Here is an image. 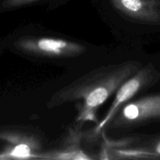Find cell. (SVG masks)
<instances>
[{"label":"cell","mask_w":160,"mask_h":160,"mask_svg":"<svg viewBox=\"0 0 160 160\" xmlns=\"http://www.w3.org/2000/svg\"><path fill=\"white\" fill-rule=\"evenodd\" d=\"M157 79L158 73L152 64H147L145 67L142 66L117 90L113 101L103 118L98 120L92 129L83 132V140L91 143L97 142L102 138V134L105 133L107 127L119 110L125 104L134 99L139 93L148 89Z\"/></svg>","instance_id":"7a4b0ae2"},{"label":"cell","mask_w":160,"mask_h":160,"mask_svg":"<svg viewBox=\"0 0 160 160\" xmlns=\"http://www.w3.org/2000/svg\"><path fill=\"white\" fill-rule=\"evenodd\" d=\"M10 145L1 154L0 159H37L43 151V142L35 133L17 131L3 135Z\"/></svg>","instance_id":"8992f818"},{"label":"cell","mask_w":160,"mask_h":160,"mask_svg":"<svg viewBox=\"0 0 160 160\" xmlns=\"http://www.w3.org/2000/svg\"><path fill=\"white\" fill-rule=\"evenodd\" d=\"M126 19L146 24L160 23V0H109Z\"/></svg>","instance_id":"52a82bcc"},{"label":"cell","mask_w":160,"mask_h":160,"mask_svg":"<svg viewBox=\"0 0 160 160\" xmlns=\"http://www.w3.org/2000/svg\"><path fill=\"white\" fill-rule=\"evenodd\" d=\"M42 1L43 0H6V4L9 7H20V6L35 4Z\"/></svg>","instance_id":"ba28073f"},{"label":"cell","mask_w":160,"mask_h":160,"mask_svg":"<svg viewBox=\"0 0 160 160\" xmlns=\"http://www.w3.org/2000/svg\"><path fill=\"white\" fill-rule=\"evenodd\" d=\"M159 153L160 155V143H159Z\"/></svg>","instance_id":"9c48e42d"},{"label":"cell","mask_w":160,"mask_h":160,"mask_svg":"<svg viewBox=\"0 0 160 160\" xmlns=\"http://www.w3.org/2000/svg\"><path fill=\"white\" fill-rule=\"evenodd\" d=\"M84 125L75 121L70 126L62 142L54 148L43 150L38 156L37 159L50 160H86L92 159L82 149V127Z\"/></svg>","instance_id":"5b68a950"},{"label":"cell","mask_w":160,"mask_h":160,"mask_svg":"<svg viewBox=\"0 0 160 160\" xmlns=\"http://www.w3.org/2000/svg\"><path fill=\"white\" fill-rule=\"evenodd\" d=\"M142 67L139 61L128 60L98 67L55 92L47 108L77 102L79 105L75 121L83 125L87 122L96 124L99 108Z\"/></svg>","instance_id":"6da1fadb"},{"label":"cell","mask_w":160,"mask_h":160,"mask_svg":"<svg viewBox=\"0 0 160 160\" xmlns=\"http://www.w3.org/2000/svg\"><path fill=\"white\" fill-rule=\"evenodd\" d=\"M159 119L160 93L148 95L134 98L125 104L116 114L106 131H131Z\"/></svg>","instance_id":"277c9868"},{"label":"cell","mask_w":160,"mask_h":160,"mask_svg":"<svg viewBox=\"0 0 160 160\" xmlns=\"http://www.w3.org/2000/svg\"><path fill=\"white\" fill-rule=\"evenodd\" d=\"M17 45L26 55L48 59L76 58L87 51V47L81 42L51 35L26 36L19 39Z\"/></svg>","instance_id":"3957f363"}]
</instances>
